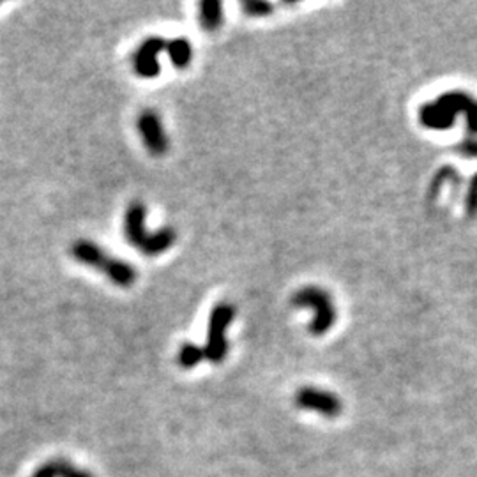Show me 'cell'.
<instances>
[{
    "label": "cell",
    "mask_w": 477,
    "mask_h": 477,
    "mask_svg": "<svg viewBox=\"0 0 477 477\" xmlns=\"http://www.w3.org/2000/svg\"><path fill=\"white\" fill-rule=\"evenodd\" d=\"M295 308H309L313 311V320L309 323V333L315 336L329 333L336 322V306L333 297L320 287H304L297 290L292 297Z\"/></svg>",
    "instance_id": "277c9868"
},
{
    "label": "cell",
    "mask_w": 477,
    "mask_h": 477,
    "mask_svg": "<svg viewBox=\"0 0 477 477\" xmlns=\"http://www.w3.org/2000/svg\"><path fill=\"white\" fill-rule=\"evenodd\" d=\"M50 465L55 477H94L90 472L76 469L75 465H71L66 459H55V461H50Z\"/></svg>",
    "instance_id": "7c38bea8"
},
{
    "label": "cell",
    "mask_w": 477,
    "mask_h": 477,
    "mask_svg": "<svg viewBox=\"0 0 477 477\" xmlns=\"http://www.w3.org/2000/svg\"><path fill=\"white\" fill-rule=\"evenodd\" d=\"M165 51L168 54L170 61L177 69H184L193 61V47L186 37H177V39L166 41Z\"/></svg>",
    "instance_id": "30bf717a"
},
{
    "label": "cell",
    "mask_w": 477,
    "mask_h": 477,
    "mask_svg": "<svg viewBox=\"0 0 477 477\" xmlns=\"http://www.w3.org/2000/svg\"><path fill=\"white\" fill-rule=\"evenodd\" d=\"M465 211L470 218L477 214V173H473V177L470 179L469 191H466L465 198Z\"/></svg>",
    "instance_id": "5bb4252c"
},
{
    "label": "cell",
    "mask_w": 477,
    "mask_h": 477,
    "mask_svg": "<svg viewBox=\"0 0 477 477\" xmlns=\"http://www.w3.org/2000/svg\"><path fill=\"white\" fill-rule=\"evenodd\" d=\"M147 207L142 202L128 205L124 216V233L131 246L140 249L145 256H159L175 244L177 233L172 226H163L158 232H147Z\"/></svg>",
    "instance_id": "7a4b0ae2"
},
{
    "label": "cell",
    "mask_w": 477,
    "mask_h": 477,
    "mask_svg": "<svg viewBox=\"0 0 477 477\" xmlns=\"http://www.w3.org/2000/svg\"><path fill=\"white\" fill-rule=\"evenodd\" d=\"M204 359H205L204 348H202L200 345H194V343H184L179 350V357H177L180 366L186 368V370H191V368L198 366V364H200Z\"/></svg>",
    "instance_id": "8fae6325"
},
{
    "label": "cell",
    "mask_w": 477,
    "mask_h": 477,
    "mask_svg": "<svg viewBox=\"0 0 477 477\" xmlns=\"http://www.w3.org/2000/svg\"><path fill=\"white\" fill-rule=\"evenodd\" d=\"M463 115L470 137H477V97L465 90H449L419 108V123L426 130L447 131Z\"/></svg>",
    "instance_id": "6da1fadb"
},
{
    "label": "cell",
    "mask_w": 477,
    "mask_h": 477,
    "mask_svg": "<svg viewBox=\"0 0 477 477\" xmlns=\"http://www.w3.org/2000/svg\"><path fill=\"white\" fill-rule=\"evenodd\" d=\"M458 152L463 158H477V137H472L470 140H463L458 145Z\"/></svg>",
    "instance_id": "9a60e30c"
},
{
    "label": "cell",
    "mask_w": 477,
    "mask_h": 477,
    "mask_svg": "<svg viewBox=\"0 0 477 477\" xmlns=\"http://www.w3.org/2000/svg\"><path fill=\"white\" fill-rule=\"evenodd\" d=\"M235 318V308L230 302H219L212 308L209 316L207 327V343L204 347L205 359L211 363H221L228 354V343H226V329Z\"/></svg>",
    "instance_id": "5b68a950"
},
{
    "label": "cell",
    "mask_w": 477,
    "mask_h": 477,
    "mask_svg": "<svg viewBox=\"0 0 477 477\" xmlns=\"http://www.w3.org/2000/svg\"><path fill=\"white\" fill-rule=\"evenodd\" d=\"M71 256L82 266L94 267L96 271L103 273L108 280L120 288L133 287L137 281V269L131 264L120 259H113L108 252H104L96 242L80 239L71 246Z\"/></svg>",
    "instance_id": "3957f363"
},
{
    "label": "cell",
    "mask_w": 477,
    "mask_h": 477,
    "mask_svg": "<svg viewBox=\"0 0 477 477\" xmlns=\"http://www.w3.org/2000/svg\"><path fill=\"white\" fill-rule=\"evenodd\" d=\"M166 41L163 37L152 36L142 41L140 47L133 54V69L140 78H156L161 73V66H159V54L165 51Z\"/></svg>",
    "instance_id": "8992f818"
},
{
    "label": "cell",
    "mask_w": 477,
    "mask_h": 477,
    "mask_svg": "<svg viewBox=\"0 0 477 477\" xmlns=\"http://www.w3.org/2000/svg\"><path fill=\"white\" fill-rule=\"evenodd\" d=\"M138 133H140L144 145L152 156H163L168 151V137H166L163 120L156 111L145 110L138 117Z\"/></svg>",
    "instance_id": "52a82bcc"
},
{
    "label": "cell",
    "mask_w": 477,
    "mask_h": 477,
    "mask_svg": "<svg viewBox=\"0 0 477 477\" xmlns=\"http://www.w3.org/2000/svg\"><path fill=\"white\" fill-rule=\"evenodd\" d=\"M198 23L207 32H216L223 25V4L219 0H204L198 4Z\"/></svg>",
    "instance_id": "9c48e42d"
},
{
    "label": "cell",
    "mask_w": 477,
    "mask_h": 477,
    "mask_svg": "<svg viewBox=\"0 0 477 477\" xmlns=\"http://www.w3.org/2000/svg\"><path fill=\"white\" fill-rule=\"evenodd\" d=\"M295 405L299 409L318 412L326 417H337L341 414V402L336 395L323 389L302 388L295 392Z\"/></svg>",
    "instance_id": "ba28073f"
},
{
    "label": "cell",
    "mask_w": 477,
    "mask_h": 477,
    "mask_svg": "<svg viewBox=\"0 0 477 477\" xmlns=\"http://www.w3.org/2000/svg\"><path fill=\"white\" fill-rule=\"evenodd\" d=\"M241 8L242 11H246V15L259 16V18L271 15L274 11V6L271 2H266V0H244V2H241Z\"/></svg>",
    "instance_id": "4fadbf2b"
}]
</instances>
